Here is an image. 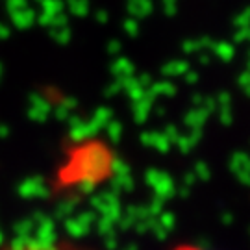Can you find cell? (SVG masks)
<instances>
[{
  "label": "cell",
  "instance_id": "cell-1",
  "mask_svg": "<svg viewBox=\"0 0 250 250\" xmlns=\"http://www.w3.org/2000/svg\"><path fill=\"white\" fill-rule=\"evenodd\" d=\"M0 250H99L67 237H21L0 245Z\"/></svg>",
  "mask_w": 250,
  "mask_h": 250
},
{
  "label": "cell",
  "instance_id": "cell-2",
  "mask_svg": "<svg viewBox=\"0 0 250 250\" xmlns=\"http://www.w3.org/2000/svg\"><path fill=\"white\" fill-rule=\"evenodd\" d=\"M169 250H213V249H208L204 245H197V243H176L174 247H170Z\"/></svg>",
  "mask_w": 250,
  "mask_h": 250
}]
</instances>
